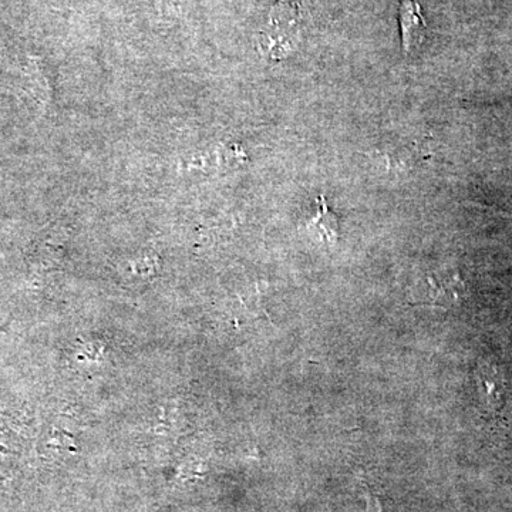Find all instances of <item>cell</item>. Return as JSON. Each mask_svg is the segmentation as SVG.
<instances>
[{
    "mask_svg": "<svg viewBox=\"0 0 512 512\" xmlns=\"http://www.w3.org/2000/svg\"><path fill=\"white\" fill-rule=\"evenodd\" d=\"M309 229L318 231L320 238L328 242L329 245H335L339 239V221L335 212L330 210L328 202L325 200V195L320 197V204L318 205V214L309 221Z\"/></svg>",
    "mask_w": 512,
    "mask_h": 512,
    "instance_id": "cell-5",
    "label": "cell"
},
{
    "mask_svg": "<svg viewBox=\"0 0 512 512\" xmlns=\"http://www.w3.org/2000/svg\"><path fill=\"white\" fill-rule=\"evenodd\" d=\"M477 382L481 399L491 412H498L504 403V377L500 370L490 363H483L477 370Z\"/></svg>",
    "mask_w": 512,
    "mask_h": 512,
    "instance_id": "cell-4",
    "label": "cell"
},
{
    "mask_svg": "<svg viewBox=\"0 0 512 512\" xmlns=\"http://www.w3.org/2000/svg\"><path fill=\"white\" fill-rule=\"evenodd\" d=\"M367 512H383L379 498L370 490H367Z\"/></svg>",
    "mask_w": 512,
    "mask_h": 512,
    "instance_id": "cell-6",
    "label": "cell"
},
{
    "mask_svg": "<svg viewBox=\"0 0 512 512\" xmlns=\"http://www.w3.org/2000/svg\"><path fill=\"white\" fill-rule=\"evenodd\" d=\"M399 23L404 55L412 56L419 52L429 32L417 0H402L399 6Z\"/></svg>",
    "mask_w": 512,
    "mask_h": 512,
    "instance_id": "cell-3",
    "label": "cell"
},
{
    "mask_svg": "<svg viewBox=\"0 0 512 512\" xmlns=\"http://www.w3.org/2000/svg\"><path fill=\"white\" fill-rule=\"evenodd\" d=\"M416 295L423 305H456L464 296V282L456 272L444 268L430 269L417 282Z\"/></svg>",
    "mask_w": 512,
    "mask_h": 512,
    "instance_id": "cell-1",
    "label": "cell"
},
{
    "mask_svg": "<svg viewBox=\"0 0 512 512\" xmlns=\"http://www.w3.org/2000/svg\"><path fill=\"white\" fill-rule=\"evenodd\" d=\"M293 9L276 6L271 13L268 32L262 35L261 45L272 59H282L295 47L298 36V20Z\"/></svg>",
    "mask_w": 512,
    "mask_h": 512,
    "instance_id": "cell-2",
    "label": "cell"
}]
</instances>
